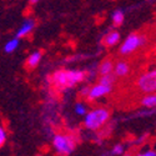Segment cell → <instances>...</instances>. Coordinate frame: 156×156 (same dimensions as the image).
<instances>
[{
	"label": "cell",
	"instance_id": "obj_4",
	"mask_svg": "<svg viewBox=\"0 0 156 156\" xmlns=\"http://www.w3.org/2000/svg\"><path fill=\"white\" fill-rule=\"evenodd\" d=\"M77 140L73 134H56L53 137V146L60 156H69L76 147Z\"/></svg>",
	"mask_w": 156,
	"mask_h": 156
},
{
	"label": "cell",
	"instance_id": "obj_8",
	"mask_svg": "<svg viewBox=\"0 0 156 156\" xmlns=\"http://www.w3.org/2000/svg\"><path fill=\"white\" fill-rule=\"evenodd\" d=\"M35 28V20L33 19H29L27 21H24V24L20 27V29L18 30L16 33V37L20 39V37H25V36H28Z\"/></svg>",
	"mask_w": 156,
	"mask_h": 156
},
{
	"label": "cell",
	"instance_id": "obj_16",
	"mask_svg": "<svg viewBox=\"0 0 156 156\" xmlns=\"http://www.w3.org/2000/svg\"><path fill=\"white\" fill-rule=\"evenodd\" d=\"M75 112H76L77 115L84 116V115L87 112V109H86V106H85V104H84V102H77L76 105H75Z\"/></svg>",
	"mask_w": 156,
	"mask_h": 156
},
{
	"label": "cell",
	"instance_id": "obj_22",
	"mask_svg": "<svg viewBox=\"0 0 156 156\" xmlns=\"http://www.w3.org/2000/svg\"><path fill=\"white\" fill-rule=\"evenodd\" d=\"M124 156H131V155H130V154H125Z\"/></svg>",
	"mask_w": 156,
	"mask_h": 156
},
{
	"label": "cell",
	"instance_id": "obj_17",
	"mask_svg": "<svg viewBox=\"0 0 156 156\" xmlns=\"http://www.w3.org/2000/svg\"><path fill=\"white\" fill-rule=\"evenodd\" d=\"M8 139V133L4 126H0V147H3Z\"/></svg>",
	"mask_w": 156,
	"mask_h": 156
},
{
	"label": "cell",
	"instance_id": "obj_14",
	"mask_svg": "<svg viewBox=\"0 0 156 156\" xmlns=\"http://www.w3.org/2000/svg\"><path fill=\"white\" fill-rule=\"evenodd\" d=\"M124 19H125V15H124L122 10H115L111 15V20H112V24L115 27H120V25L124 23Z\"/></svg>",
	"mask_w": 156,
	"mask_h": 156
},
{
	"label": "cell",
	"instance_id": "obj_19",
	"mask_svg": "<svg viewBox=\"0 0 156 156\" xmlns=\"http://www.w3.org/2000/svg\"><path fill=\"white\" fill-rule=\"evenodd\" d=\"M136 156H156V151L155 150H145L139 152Z\"/></svg>",
	"mask_w": 156,
	"mask_h": 156
},
{
	"label": "cell",
	"instance_id": "obj_5",
	"mask_svg": "<svg viewBox=\"0 0 156 156\" xmlns=\"http://www.w3.org/2000/svg\"><path fill=\"white\" fill-rule=\"evenodd\" d=\"M146 44V36L145 35H141L139 33H131L125 40L124 43L120 45L119 49V53L121 56H129L142 48Z\"/></svg>",
	"mask_w": 156,
	"mask_h": 156
},
{
	"label": "cell",
	"instance_id": "obj_21",
	"mask_svg": "<svg viewBox=\"0 0 156 156\" xmlns=\"http://www.w3.org/2000/svg\"><path fill=\"white\" fill-rule=\"evenodd\" d=\"M29 2H30V4H36L39 0H29Z\"/></svg>",
	"mask_w": 156,
	"mask_h": 156
},
{
	"label": "cell",
	"instance_id": "obj_6",
	"mask_svg": "<svg viewBox=\"0 0 156 156\" xmlns=\"http://www.w3.org/2000/svg\"><path fill=\"white\" fill-rule=\"evenodd\" d=\"M112 87L114 86H110V85H104V84H100L98 83L96 85L94 86H90L89 87V93L86 95V100L93 102V101H96L104 96H108L111 91H112Z\"/></svg>",
	"mask_w": 156,
	"mask_h": 156
},
{
	"label": "cell",
	"instance_id": "obj_1",
	"mask_svg": "<svg viewBox=\"0 0 156 156\" xmlns=\"http://www.w3.org/2000/svg\"><path fill=\"white\" fill-rule=\"evenodd\" d=\"M86 73L84 70H56L51 76V84L60 91L74 87L76 84L84 81Z\"/></svg>",
	"mask_w": 156,
	"mask_h": 156
},
{
	"label": "cell",
	"instance_id": "obj_11",
	"mask_svg": "<svg viewBox=\"0 0 156 156\" xmlns=\"http://www.w3.org/2000/svg\"><path fill=\"white\" fill-rule=\"evenodd\" d=\"M140 105L146 109H156V93L145 94L140 99Z\"/></svg>",
	"mask_w": 156,
	"mask_h": 156
},
{
	"label": "cell",
	"instance_id": "obj_7",
	"mask_svg": "<svg viewBox=\"0 0 156 156\" xmlns=\"http://www.w3.org/2000/svg\"><path fill=\"white\" fill-rule=\"evenodd\" d=\"M130 71H131V66H130L129 61L126 60H119L114 64V74L118 79H124V77L129 76Z\"/></svg>",
	"mask_w": 156,
	"mask_h": 156
},
{
	"label": "cell",
	"instance_id": "obj_18",
	"mask_svg": "<svg viewBox=\"0 0 156 156\" xmlns=\"http://www.w3.org/2000/svg\"><path fill=\"white\" fill-rule=\"evenodd\" d=\"M111 154H112V155H121V154H124V146H122L121 144H116V145L112 147Z\"/></svg>",
	"mask_w": 156,
	"mask_h": 156
},
{
	"label": "cell",
	"instance_id": "obj_12",
	"mask_svg": "<svg viewBox=\"0 0 156 156\" xmlns=\"http://www.w3.org/2000/svg\"><path fill=\"white\" fill-rule=\"evenodd\" d=\"M112 71H114V62L111 59H105L99 65V74L100 75L111 74Z\"/></svg>",
	"mask_w": 156,
	"mask_h": 156
},
{
	"label": "cell",
	"instance_id": "obj_10",
	"mask_svg": "<svg viewBox=\"0 0 156 156\" xmlns=\"http://www.w3.org/2000/svg\"><path fill=\"white\" fill-rule=\"evenodd\" d=\"M40 60H41V53L40 51H34L31 53L28 59H27V62H25V66H27L28 70H34L39 64H40Z\"/></svg>",
	"mask_w": 156,
	"mask_h": 156
},
{
	"label": "cell",
	"instance_id": "obj_13",
	"mask_svg": "<svg viewBox=\"0 0 156 156\" xmlns=\"http://www.w3.org/2000/svg\"><path fill=\"white\" fill-rule=\"evenodd\" d=\"M116 79H118V77L115 76V74L111 73V74H106V75H100L99 83H100V84H104V85L114 86V84L116 83Z\"/></svg>",
	"mask_w": 156,
	"mask_h": 156
},
{
	"label": "cell",
	"instance_id": "obj_2",
	"mask_svg": "<svg viewBox=\"0 0 156 156\" xmlns=\"http://www.w3.org/2000/svg\"><path fill=\"white\" fill-rule=\"evenodd\" d=\"M110 120V111L106 108L98 106L85 114L84 126L90 131H99L105 127Z\"/></svg>",
	"mask_w": 156,
	"mask_h": 156
},
{
	"label": "cell",
	"instance_id": "obj_15",
	"mask_svg": "<svg viewBox=\"0 0 156 156\" xmlns=\"http://www.w3.org/2000/svg\"><path fill=\"white\" fill-rule=\"evenodd\" d=\"M18 46H19V39L18 37H14V39H11V40H9L5 44L4 50H5V53L10 54V53H14V51L18 49Z\"/></svg>",
	"mask_w": 156,
	"mask_h": 156
},
{
	"label": "cell",
	"instance_id": "obj_9",
	"mask_svg": "<svg viewBox=\"0 0 156 156\" xmlns=\"http://www.w3.org/2000/svg\"><path fill=\"white\" fill-rule=\"evenodd\" d=\"M119 41H120V33L116 31V30L109 31L105 35V37H104V45L108 46V48L115 46L116 44H119Z\"/></svg>",
	"mask_w": 156,
	"mask_h": 156
},
{
	"label": "cell",
	"instance_id": "obj_3",
	"mask_svg": "<svg viewBox=\"0 0 156 156\" xmlns=\"http://www.w3.org/2000/svg\"><path fill=\"white\" fill-rule=\"evenodd\" d=\"M134 86L141 94L156 93V68L140 74L135 79Z\"/></svg>",
	"mask_w": 156,
	"mask_h": 156
},
{
	"label": "cell",
	"instance_id": "obj_20",
	"mask_svg": "<svg viewBox=\"0 0 156 156\" xmlns=\"http://www.w3.org/2000/svg\"><path fill=\"white\" fill-rule=\"evenodd\" d=\"M89 87H90V86H85V87H83V89L80 90V96H81V98H84V99L86 98V95H87V93H89Z\"/></svg>",
	"mask_w": 156,
	"mask_h": 156
}]
</instances>
